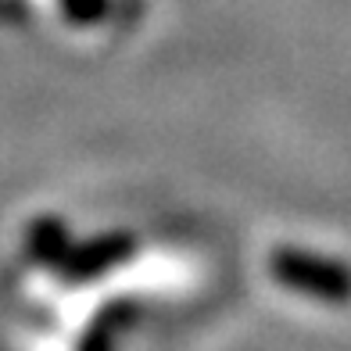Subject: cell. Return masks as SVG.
Here are the masks:
<instances>
[{
  "mask_svg": "<svg viewBox=\"0 0 351 351\" xmlns=\"http://www.w3.org/2000/svg\"><path fill=\"white\" fill-rule=\"evenodd\" d=\"M25 254L29 262H36L43 269H58L65 262V254L72 251V233H69V222L58 219V215H36L33 222L25 226Z\"/></svg>",
  "mask_w": 351,
  "mask_h": 351,
  "instance_id": "obj_4",
  "label": "cell"
},
{
  "mask_svg": "<svg viewBox=\"0 0 351 351\" xmlns=\"http://www.w3.org/2000/svg\"><path fill=\"white\" fill-rule=\"evenodd\" d=\"M136 254V237L133 233H97L83 244H72V251L65 254V262L58 265V273L65 283L79 287V283H93L108 273H115L119 265H125Z\"/></svg>",
  "mask_w": 351,
  "mask_h": 351,
  "instance_id": "obj_2",
  "label": "cell"
},
{
  "mask_svg": "<svg viewBox=\"0 0 351 351\" xmlns=\"http://www.w3.org/2000/svg\"><path fill=\"white\" fill-rule=\"evenodd\" d=\"M136 319H140L136 301H130V298L108 301V305L83 326V333H79V341H75V351H119L122 333L130 330Z\"/></svg>",
  "mask_w": 351,
  "mask_h": 351,
  "instance_id": "obj_3",
  "label": "cell"
},
{
  "mask_svg": "<svg viewBox=\"0 0 351 351\" xmlns=\"http://www.w3.org/2000/svg\"><path fill=\"white\" fill-rule=\"evenodd\" d=\"M269 276L291 294L323 301V305H351V262L344 258L283 244L269 254Z\"/></svg>",
  "mask_w": 351,
  "mask_h": 351,
  "instance_id": "obj_1",
  "label": "cell"
},
{
  "mask_svg": "<svg viewBox=\"0 0 351 351\" xmlns=\"http://www.w3.org/2000/svg\"><path fill=\"white\" fill-rule=\"evenodd\" d=\"M61 11L72 25H93L108 14V0H61Z\"/></svg>",
  "mask_w": 351,
  "mask_h": 351,
  "instance_id": "obj_5",
  "label": "cell"
}]
</instances>
